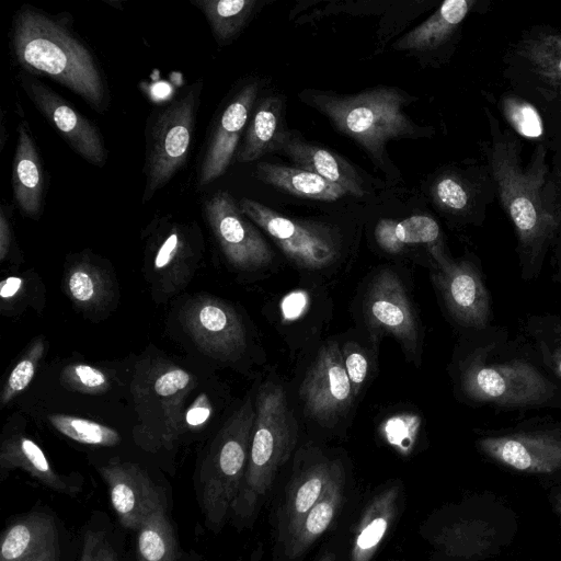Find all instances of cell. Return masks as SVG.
Here are the masks:
<instances>
[{
	"instance_id": "7bdbcfd3",
	"label": "cell",
	"mask_w": 561,
	"mask_h": 561,
	"mask_svg": "<svg viewBox=\"0 0 561 561\" xmlns=\"http://www.w3.org/2000/svg\"><path fill=\"white\" fill-rule=\"evenodd\" d=\"M211 414V407L206 394H201L185 413V423L190 427L203 425Z\"/></svg>"
},
{
	"instance_id": "d4e9b609",
	"label": "cell",
	"mask_w": 561,
	"mask_h": 561,
	"mask_svg": "<svg viewBox=\"0 0 561 561\" xmlns=\"http://www.w3.org/2000/svg\"><path fill=\"white\" fill-rule=\"evenodd\" d=\"M277 150H282L300 169L342 186L347 194L357 197L365 194L363 180L357 171L332 151L311 145L287 131Z\"/></svg>"
},
{
	"instance_id": "1f68e13d",
	"label": "cell",
	"mask_w": 561,
	"mask_h": 561,
	"mask_svg": "<svg viewBox=\"0 0 561 561\" xmlns=\"http://www.w3.org/2000/svg\"><path fill=\"white\" fill-rule=\"evenodd\" d=\"M205 15L218 45L232 42L252 18L256 0H192Z\"/></svg>"
},
{
	"instance_id": "d590c367",
	"label": "cell",
	"mask_w": 561,
	"mask_h": 561,
	"mask_svg": "<svg viewBox=\"0 0 561 561\" xmlns=\"http://www.w3.org/2000/svg\"><path fill=\"white\" fill-rule=\"evenodd\" d=\"M50 424L62 435L81 444L113 447L121 442L114 428L75 415L50 414Z\"/></svg>"
},
{
	"instance_id": "603a6c76",
	"label": "cell",
	"mask_w": 561,
	"mask_h": 561,
	"mask_svg": "<svg viewBox=\"0 0 561 561\" xmlns=\"http://www.w3.org/2000/svg\"><path fill=\"white\" fill-rule=\"evenodd\" d=\"M490 5V0L444 1L427 20L400 38L394 47L401 50H435L451 45L468 15L484 13Z\"/></svg>"
},
{
	"instance_id": "6da1fadb",
	"label": "cell",
	"mask_w": 561,
	"mask_h": 561,
	"mask_svg": "<svg viewBox=\"0 0 561 561\" xmlns=\"http://www.w3.org/2000/svg\"><path fill=\"white\" fill-rule=\"evenodd\" d=\"M489 138L482 145L496 198L511 220L524 279L537 277L548 251L561 232V204L549 149L535 144L526 163L522 138L504 127L488 106Z\"/></svg>"
},
{
	"instance_id": "83f0119b",
	"label": "cell",
	"mask_w": 561,
	"mask_h": 561,
	"mask_svg": "<svg viewBox=\"0 0 561 561\" xmlns=\"http://www.w3.org/2000/svg\"><path fill=\"white\" fill-rule=\"evenodd\" d=\"M285 133L282 99L276 95L263 98L252 112L234 159L242 163L251 162L277 150Z\"/></svg>"
},
{
	"instance_id": "836d02e7",
	"label": "cell",
	"mask_w": 561,
	"mask_h": 561,
	"mask_svg": "<svg viewBox=\"0 0 561 561\" xmlns=\"http://www.w3.org/2000/svg\"><path fill=\"white\" fill-rule=\"evenodd\" d=\"M66 287L71 299L87 308L103 304L108 294L103 271L88 261H78L68 268Z\"/></svg>"
},
{
	"instance_id": "d6a6232c",
	"label": "cell",
	"mask_w": 561,
	"mask_h": 561,
	"mask_svg": "<svg viewBox=\"0 0 561 561\" xmlns=\"http://www.w3.org/2000/svg\"><path fill=\"white\" fill-rule=\"evenodd\" d=\"M178 557L175 533L163 505L137 530V561H178Z\"/></svg>"
},
{
	"instance_id": "f6af8a7d",
	"label": "cell",
	"mask_w": 561,
	"mask_h": 561,
	"mask_svg": "<svg viewBox=\"0 0 561 561\" xmlns=\"http://www.w3.org/2000/svg\"><path fill=\"white\" fill-rule=\"evenodd\" d=\"M22 287V279L20 277L10 276L0 283V296L2 298H11Z\"/></svg>"
},
{
	"instance_id": "5b68a950",
	"label": "cell",
	"mask_w": 561,
	"mask_h": 561,
	"mask_svg": "<svg viewBox=\"0 0 561 561\" xmlns=\"http://www.w3.org/2000/svg\"><path fill=\"white\" fill-rule=\"evenodd\" d=\"M255 407L251 398L228 419L211 442L198 471L201 508L209 529L219 531L231 516L249 460Z\"/></svg>"
},
{
	"instance_id": "c3c4849f",
	"label": "cell",
	"mask_w": 561,
	"mask_h": 561,
	"mask_svg": "<svg viewBox=\"0 0 561 561\" xmlns=\"http://www.w3.org/2000/svg\"><path fill=\"white\" fill-rule=\"evenodd\" d=\"M319 561H335V554L333 552H325Z\"/></svg>"
},
{
	"instance_id": "ab89813d",
	"label": "cell",
	"mask_w": 561,
	"mask_h": 561,
	"mask_svg": "<svg viewBox=\"0 0 561 561\" xmlns=\"http://www.w3.org/2000/svg\"><path fill=\"white\" fill-rule=\"evenodd\" d=\"M151 390L163 399L182 397L192 385V376L184 369L171 367L152 378Z\"/></svg>"
},
{
	"instance_id": "7c38bea8",
	"label": "cell",
	"mask_w": 561,
	"mask_h": 561,
	"mask_svg": "<svg viewBox=\"0 0 561 561\" xmlns=\"http://www.w3.org/2000/svg\"><path fill=\"white\" fill-rule=\"evenodd\" d=\"M260 90L257 80L242 85L220 105L199 152L196 185L205 188L220 178L236 157L238 144L255 106Z\"/></svg>"
},
{
	"instance_id": "e0dca14e",
	"label": "cell",
	"mask_w": 561,
	"mask_h": 561,
	"mask_svg": "<svg viewBox=\"0 0 561 561\" xmlns=\"http://www.w3.org/2000/svg\"><path fill=\"white\" fill-rule=\"evenodd\" d=\"M100 474L108 488L112 507L127 529L138 530L152 512L164 505L159 488L136 463L112 459L100 468Z\"/></svg>"
},
{
	"instance_id": "7dc6e473",
	"label": "cell",
	"mask_w": 561,
	"mask_h": 561,
	"mask_svg": "<svg viewBox=\"0 0 561 561\" xmlns=\"http://www.w3.org/2000/svg\"><path fill=\"white\" fill-rule=\"evenodd\" d=\"M553 247L556 248L557 250V254L560 259V262H561V232L557 239V241L554 242ZM560 283H561V276H560Z\"/></svg>"
},
{
	"instance_id": "ffe728a7",
	"label": "cell",
	"mask_w": 561,
	"mask_h": 561,
	"mask_svg": "<svg viewBox=\"0 0 561 561\" xmlns=\"http://www.w3.org/2000/svg\"><path fill=\"white\" fill-rule=\"evenodd\" d=\"M334 460L314 459L301 465L290 477L276 517V538L283 546L327 486Z\"/></svg>"
},
{
	"instance_id": "d6986e66",
	"label": "cell",
	"mask_w": 561,
	"mask_h": 561,
	"mask_svg": "<svg viewBox=\"0 0 561 561\" xmlns=\"http://www.w3.org/2000/svg\"><path fill=\"white\" fill-rule=\"evenodd\" d=\"M432 194L444 211L473 224L484 220L488 207L496 198L486 163H472L463 170L440 174L432 186Z\"/></svg>"
},
{
	"instance_id": "7a4b0ae2",
	"label": "cell",
	"mask_w": 561,
	"mask_h": 561,
	"mask_svg": "<svg viewBox=\"0 0 561 561\" xmlns=\"http://www.w3.org/2000/svg\"><path fill=\"white\" fill-rule=\"evenodd\" d=\"M10 43L21 70L35 77H49L94 111H106L110 102L106 81L95 56L75 33L69 18L23 4L13 15Z\"/></svg>"
},
{
	"instance_id": "3957f363",
	"label": "cell",
	"mask_w": 561,
	"mask_h": 561,
	"mask_svg": "<svg viewBox=\"0 0 561 561\" xmlns=\"http://www.w3.org/2000/svg\"><path fill=\"white\" fill-rule=\"evenodd\" d=\"M502 60L511 91L540 115L552 170H561V28L534 24L523 30Z\"/></svg>"
},
{
	"instance_id": "9c48e42d",
	"label": "cell",
	"mask_w": 561,
	"mask_h": 561,
	"mask_svg": "<svg viewBox=\"0 0 561 561\" xmlns=\"http://www.w3.org/2000/svg\"><path fill=\"white\" fill-rule=\"evenodd\" d=\"M241 211L262 228L297 266L321 270L340 255V240L330 227L285 217L251 198H241Z\"/></svg>"
},
{
	"instance_id": "bcb514c9",
	"label": "cell",
	"mask_w": 561,
	"mask_h": 561,
	"mask_svg": "<svg viewBox=\"0 0 561 561\" xmlns=\"http://www.w3.org/2000/svg\"><path fill=\"white\" fill-rule=\"evenodd\" d=\"M552 171L554 173L558 196H559V201L561 204V170H557V171L552 170Z\"/></svg>"
},
{
	"instance_id": "cb8c5ba5",
	"label": "cell",
	"mask_w": 561,
	"mask_h": 561,
	"mask_svg": "<svg viewBox=\"0 0 561 561\" xmlns=\"http://www.w3.org/2000/svg\"><path fill=\"white\" fill-rule=\"evenodd\" d=\"M344 486V468L339 460H334L330 480L321 496L283 546L288 561H295L301 557L330 528L342 506Z\"/></svg>"
},
{
	"instance_id": "4316f807",
	"label": "cell",
	"mask_w": 561,
	"mask_h": 561,
	"mask_svg": "<svg viewBox=\"0 0 561 561\" xmlns=\"http://www.w3.org/2000/svg\"><path fill=\"white\" fill-rule=\"evenodd\" d=\"M399 495L398 485L389 486L367 504L354 531L351 561L373 560L396 518Z\"/></svg>"
},
{
	"instance_id": "ba28073f",
	"label": "cell",
	"mask_w": 561,
	"mask_h": 561,
	"mask_svg": "<svg viewBox=\"0 0 561 561\" xmlns=\"http://www.w3.org/2000/svg\"><path fill=\"white\" fill-rule=\"evenodd\" d=\"M486 345L493 359L481 345L462 363L460 387L468 399L508 409L552 402L558 388L537 365L524 357L499 360L491 342Z\"/></svg>"
},
{
	"instance_id": "f907efd6",
	"label": "cell",
	"mask_w": 561,
	"mask_h": 561,
	"mask_svg": "<svg viewBox=\"0 0 561 561\" xmlns=\"http://www.w3.org/2000/svg\"><path fill=\"white\" fill-rule=\"evenodd\" d=\"M3 123H4V122H3V114H1V126H2V128H1V136H0V140H1V146H0V148H1V149L3 148V146H4V141H5V137H4L5 131H4Z\"/></svg>"
},
{
	"instance_id": "277c9868",
	"label": "cell",
	"mask_w": 561,
	"mask_h": 561,
	"mask_svg": "<svg viewBox=\"0 0 561 561\" xmlns=\"http://www.w3.org/2000/svg\"><path fill=\"white\" fill-rule=\"evenodd\" d=\"M254 407L248 467L231 512L240 523L250 522L260 510L278 470L290 457L298 433L286 392L279 385L263 383Z\"/></svg>"
},
{
	"instance_id": "74e56055",
	"label": "cell",
	"mask_w": 561,
	"mask_h": 561,
	"mask_svg": "<svg viewBox=\"0 0 561 561\" xmlns=\"http://www.w3.org/2000/svg\"><path fill=\"white\" fill-rule=\"evenodd\" d=\"M44 348L43 339L37 337L16 363L2 389L0 396L2 405L9 403L15 396L28 387L43 357Z\"/></svg>"
},
{
	"instance_id": "52a82bcc",
	"label": "cell",
	"mask_w": 561,
	"mask_h": 561,
	"mask_svg": "<svg viewBox=\"0 0 561 561\" xmlns=\"http://www.w3.org/2000/svg\"><path fill=\"white\" fill-rule=\"evenodd\" d=\"M203 80L186 85L171 100L153 107L145 129V190L149 202L187 161L194 134Z\"/></svg>"
},
{
	"instance_id": "7402d4cb",
	"label": "cell",
	"mask_w": 561,
	"mask_h": 561,
	"mask_svg": "<svg viewBox=\"0 0 561 561\" xmlns=\"http://www.w3.org/2000/svg\"><path fill=\"white\" fill-rule=\"evenodd\" d=\"M12 188L14 203L22 215L37 219L44 207L46 175L36 142L24 119L18 126Z\"/></svg>"
},
{
	"instance_id": "816d5d0a",
	"label": "cell",
	"mask_w": 561,
	"mask_h": 561,
	"mask_svg": "<svg viewBox=\"0 0 561 561\" xmlns=\"http://www.w3.org/2000/svg\"><path fill=\"white\" fill-rule=\"evenodd\" d=\"M558 511L561 514V493L556 499Z\"/></svg>"
},
{
	"instance_id": "8992f818",
	"label": "cell",
	"mask_w": 561,
	"mask_h": 561,
	"mask_svg": "<svg viewBox=\"0 0 561 561\" xmlns=\"http://www.w3.org/2000/svg\"><path fill=\"white\" fill-rule=\"evenodd\" d=\"M304 100L376 158L388 140L415 131L403 112L405 95L394 88L378 87L355 95L310 92Z\"/></svg>"
},
{
	"instance_id": "f1b7e54d",
	"label": "cell",
	"mask_w": 561,
	"mask_h": 561,
	"mask_svg": "<svg viewBox=\"0 0 561 561\" xmlns=\"http://www.w3.org/2000/svg\"><path fill=\"white\" fill-rule=\"evenodd\" d=\"M255 176L300 197L333 202L347 194L342 186L300 168L260 162L255 168Z\"/></svg>"
},
{
	"instance_id": "5bb4252c",
	"label": "cell",
	"mask_w": 561,
	"mask_h": 561,
	"mask_svg": "<svg viewBox=\"0 0 561 561\" xmlns=\"http://www.w3.org/2000/svg\"><path fill=\"white\" fill-rule=\"evenodd\" d=\"M299 398L308 417L321 424L335 422L351 407L355 397L335 342L319 350L301 381Z\"/></svg>"
},
{
	"instance_id": "8d00e7d4",
	"label": "cell",
	"mask_w": 561,
	"mask_h": 561,
	"mask_svg": "<svg viewBox=\"0 0 561 561\" xmlns=\"http://www.w3.org/2000/svg\"><path fill=\"white\" fill-rule=\"evenodd\" d=\"M528 332L543 364L561 379V317H531L528 320Z\"/></svg>"
},
{
	"instance_id": "f35d334b",
	"label": "cell",
	"mask_w": 561,
	"mask_h": 561,
	"mask_svg": "<svg viewBox=\"0 0 561 561\" xmlns=\"http://www.w3.org/2000/svg\"><path fill=\"white\" fill-rule=\"evenodd\" d=\"M60 380L70 390L91 394L105 392L110 387L107 376L88 364L66 366L61 371Z\"/></svg>"
},
{
	"instance_id": "4dcf8cb0",
	"label": "cell",
	"mask_w": 561,
	"mask_h": 561,
	"mask_svg": "<svg viewBox=\"0 0 561 561\" xmlns=\"http://www.w3.org/2000/svg\"><path fill=\"white\" fill-rule=\"evenodd\" d=\"M495 529L482 519H463L442 529L434 539L446 554L473 558L488 552L493 546Z\"/></svg>"
},
{
	"instance_id": "44dd1931",
	"label": "cell",
	"mask_w": 561,
	"mask_h": 561,
	"mask_svg": "<svg viewBox=\"0 0 561 561\" xmlns=\"http://www.w3.org/2000/svg\"><path fill=\"white\" fill-rule=\"evenodd\" d=\"M54 517L35 512L11 523L2 533L0 561H59Z\"/></svg>"
},
{
	"instance_id": "681fc988",
	"label": "cell",
	"mask_w": 561,
	"mask_h": 561,
	"mask_svg": "<svg viewBox=\"0 0 561 561\" xmlns=\"http://www.w3.org/2000/svg\"><path fill=\"white\" fill-rule=\"evenodd\" d=\"M262 557V546H259L257 549L253 552L251 561H260Z\"/></svg>"
},
{
	"instance_id": "b9f144b4",
	"label": "cell",
	"mask_w": 561,
	"mask_h": 561,
	"mask_svg": "<svg viewBox=\"0 0 561 561\" xmlns=\"http://www.w3.org/2000/svg\"><path fill=\"white\" fill-rule=\"evenodd\" d=\"M80 561H117V558L102 533L88 530L83 536Z\"/></svg>"
},
{
	"instance_id": "30bf717a",
	"label": "cell",
	"mask_w": 561,
	"mask_h": 561,
	"mask_svg": "<svg viewBox=\"0 0 561 561\" xmlns=\"http://www.w3.org/2000/svg\"><path fill=\"white\" fill-rule=\"evenodd\" d=\"M203 211L221 252L234 268L254 271L272 263L271 247L228 192L217 191L207 196Z\"/></svg>"
},
{
	"instance_id": "f546056e",
	"label": "cell",
	"mask_w": 561,
	"mask_h": 561,
	"mask_svg": "<svg viewBox=\"0 0 561 561\" xmlns=\"http://www.w3.org/2000/svg\"><path fill=\"white\" fill-rule=\"evenodd\" d=\"M377 244L388 253H399L409 245L440 242L437 221L426 215H414L402 220L381 219L375 228Z\"/></svg>"
},
{
	"instance_id": "9a60e30c",
	"label": "cell",
	"mask_w": 561,
	"mask_h": 561,
	"mask_svg": "<svg viewBox=\"0 0 561 561\" xmlns=\"http://www.w3.org/2000/svg\"><path fill=\"white\" fill-rule=\"evenodd\" d=\"M185 331L197 347L217 359H232L245 347L242 319L228 302L198 296L188 301L182 311Z\"/></svg>"
},
{
	"instance_id": "e575fe53",
	"label": "cell",
	"mask_w": 561,
	"mask_h": 561,
	"mask_svg": "<svg viewBox=\"0 0 561 561\" xmlns=\"http://www.w3.org/2000/svg\"><path fill=\"white\" fill-rule=\"evenodd\" d=\"M499 107L510 124V128L520 138L543 144L548 148L543 122L533 105L511 91L501 96Z\"/></svg>"
},
{
	"instance_id": "484cf974",
	"label": "cell",
	"mask_w": 561,
	"mask_h": 561,
	"mask_svg": "<svg viewBox=\"0 0 561 561\" xmlns=\"http://www.w3.org/2000/svg\"><path fill=\"white\" fill-rule=\"evenodd\" d=\"M1 472L22 469L45 486L68 495H76L81 486L57 473L42 448L31 438L14 435L0 447Z\"/></svg>"
},
{
	"instance_id": "8fae6325",
	"label": "cell",
	"mask_w": 561,
	"mask_h": 561,
	"mask_svg": "<svg viewBox=\"0 0 561 561\" xmlns=\"http://www.w3.org/2000/svg\"><path fill=\"white\" fill-rule=\"evenodd\" d=\"M436 268L432 279L451 317L462 327L485 329L491 319V298L472 260H453L443 243L428 247Z\"/></svg>"
},
{
	"instance_id": "ac0fdd59",
	"label": "cell",
	"mask_w": 561,
	"mask_h": 561,
	"mask_svg": "<svg viewBox=\"0 0 561 561\" xmlns=\"http://www.w3.org/2000/svg\"><path fill=\"white\" fill-rule=\"evenodd\" d=\"M478 446L491 459L517 471L552 473L561 469V435L554 432L486 436Z\"/></svg>"
},
{
	"instance_id": "2e32d148",
	"label": "cell",
	"mask_w": 561,
	"mask_h": 561,
	"mask_svg": "<svg viewBox=\"0 0 561 561\" xmlns=\"http://www.w3.org/2000/svg\"><path fill=\"white\" fill-rule=\"evenodd\" d=\"M365 316L371 329L393 335L407 354L415 355L417 322L404 286L394 272L383 270L374 278L365 299Z\"/></svg>"
},
{
	"instance_id": "60d3db41",
	"label": "cell",
	"mask_w": 561,
	"mask_h": 561,
	"mask_svg": "<svg viewBox=\"0 0 561 561\" xmlns=\"http://www.w3.org/2000/svg\"><path fill=\"white\" fill-rule=\"evenodd\" d=\"M342 355L346 374L351 382L352 392L354 397H356L368 374L367 356L364 350L355 343L345 344Z\"/></svg>"
},
{
	"instance_id": "4fadbf2b",
	"label": "cell",
	"mask_w": 561,
	"mask_h": 561,
	"mask_svg": "<svg viewBox=\"0 0 561 561\" xmlns=\"http://www.w3.org/2000/svg\"><path fill=\"white\" fill-rule=\"evenodd\" d=\"M18 80L33 105L73 151L96 167L105 164L107 151L93 122L35 76L20 70Z\"/></svg>"
},
{
	"instance_id": "ee69618b",
	"label": "cell",
	"mask_w": 561,
	"mask_h": 561,
	"mask_svg": "<svg viewBox=\"0 0 561 561\" xmlns=\"http://www.w3.org/2000/svg\"><path fill=\"white\" fill-rule=\"evenodd\" d=\"M10 207L5 204L0 208V260L3 261L11 248L13 233L10 218Z\"/></svg>"
}]
</instances>
